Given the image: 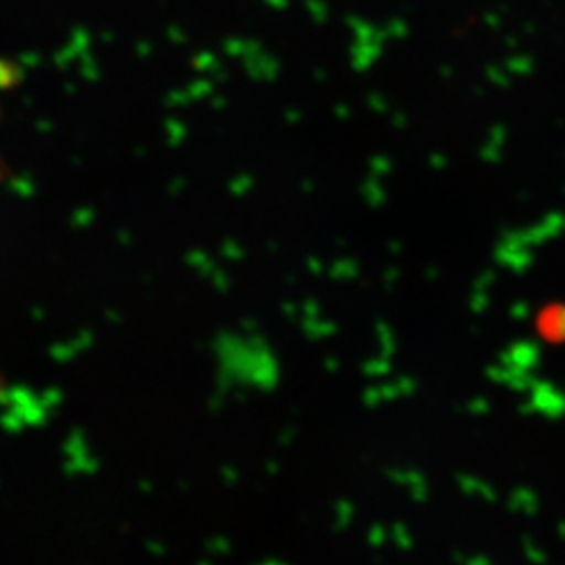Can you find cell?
I'll return each instance as SVG.
<instances>
[{"instance_id": "obj_1", "label": "cell", "mask_w": 565, "mask_h": 565, "mask_svg": "<svg viewBox=\"0 0 565 565\" xmlns=\"http://www.w3.org/2000/svg\"><path fill=\"white\" fill-rule=\"evenodd\" d=\"M21 78V70L11 61L0 60V90H9L18 86Z\"/></svg>"}]
</instances>
